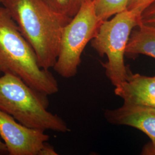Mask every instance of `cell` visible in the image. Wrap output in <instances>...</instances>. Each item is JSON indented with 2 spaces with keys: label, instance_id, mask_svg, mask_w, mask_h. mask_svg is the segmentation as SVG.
I'll use <instances>...</instances> for the list:
<instances>
[{
  "label": "cell",
  "instance_id": "1",
  "mask_svg": "<svg viewBox=\"0 0 155 155\" xmlns=\"http://www.w3.org/2000/svg\"><path fill=\"white\" fill-rule=\"evenodd\" d=\"M2 4L33 48L40 67L53 68L63 29L72 18L54 11L43 0H2Z\"/></svg>",
  "mask_w": 155,
  "mask_h": 155
},
{
  "label": "cell",
  "instance_id": "2",
  "mask_svg": "<svg viewBox=\"0 0 155 155\" xmlns=\"http://www.w3.org/2000/svg\"><path fill=\"white\" fill-rule=\"evenodd\" d=\"M10 74L48 95L59 85L49 70L41 68L35 51L5 7H0V76Z\"/></svg>",
  "mask_w": 155,
  "mask_h": 155
},
{
  "label": "cell",
  "instance_id": "3",
  "mask_svg": "<svg viewBox=\"0 0 155 155\" xmlns=\"http://www.w3.org/2000/svg\"><path fill=\"white\" fill-rule=\"evenodd\" d=\"M48 95L10 74L0 76V110L28 127L66 133L70 130L61 118L47 110Z\"/></svg>",
  "mask_w": 155,
  "mask_h": 155
},
{
  "label": "cell",
  "instance_id": "4",
  "mask_svg": "<svg viewBox=\"0 0 155 155\" xmlns=\"http://www.w3.org/2000/svg\"><path fill=\"white\" fill-rule=\"evenodd\" d=\"M141 12L126 9L112 18L104 21L91 46L101 57L106 55L107 61L101 63L106 77L117 87L125 82L130 71L125 64V53L130 35L141 22Z\"/></svg>",
  "mask_w": 155,
  "mask_h": 155
},
{
  "label": "cell",
  "instance_id": "5",
  "mask_svg": "<svg viewBox=\"0 0 155 155\" xmlns=\"http://www.w3.org/2000/svg\"><path fill=\"white\" fill-rule=\"evenodd\" d=\"M103 21L96 13L94 0H89L65 26L59 55L53 67L59 75L70 78L77 75L82 52L97 35Z\"/></svg>",
  "mask_w": 155,
  "mask_h": 155
},
{
  "label": "cell",
  "instance_id": "6",
  "mask_svg": "<svg viewBox=\"0 0 155 155\" xmlns=\"http://www.w3.org/2000/svg\"><path fill=\"white\" fill-rule=\"evenodd\" d=\"M0 137L9 155H40L50 139L44 130L24 125L1 110Z\"/></svg>",
  "mask_w": 155,
  "mask_h": 155
},
{
  "label": "cell",
  "instance_id": "7",
  "mask_svg": "<svg viewBox=\"0 0 155 155\" xmlns=\"http://www.w3.org/2000/svg\"><path fill=\"white\" fill-rule=\"evenodd\" d=\"M104 117L111 124L137 129L155 145V107L124 103L116 109L105 110Z\"/></svg>",
  "mask_w": 155,
  "mask_h": 155
},
{
  "label": "cell",
  "instance_id": "8",
  "mask_svg": "<svg viewBox=\"0 0 155 155\" xmlns=\"http://www.w3.org/2000/svg\"><path fill=\"white\" fill-rule=\"evenodd\" d=\"M114 93L124 104L155 107V76L130 72L125 82L115 87Z\"/></svg>",
  "mask_w": 155,
  "mask_h": 155
},
{
  "label": "cell",
  "instance_id": "9",
  "mask_svg": "<svg viewBox=\"0 0 155 155\" xmlns=\"http://www.w3.org/2000/svg\"><path fill=\"white\" fill-rule=\"evenodd\" d=\"M141 54L155 59V28L142 22L130 34L125 56L135 59Z\"/></svg>",
  "mask_w": 155,
  "mask_h": 155
},
{
  "label": "cell",
  "instance_id": "10",
  "mask_svg": "<svg viewBox=\"0 0 155 155\" xmlns=\"http://www.w3.org/2000/svg\"><path fill=\"white\" fill-rule=\"evenodd\" d=\"M129 0H94L95 10L102 21L127 9Z\"/></svg>",
  "mask_w": 155,
  "mask_h": 155
},
{
  "label": "cell",
  "instance_id": "11",
  "mask_svg": "<svg viewBox=\"0 0 155 155\" xmlns=\"http://www.w3.org/2000/svg\"><path fill=\"white\" fill-rule=\"evenodd\" d=\"M54 11L61 15L72 18L89 0H43Z\"/></svg>",
  "mask_w": 155,
  "mask_h": 155
},
{
  "label": "cell",
  "instance_id": "12",
  "mask_svg": "<svg viewBox=\"0 0 155 155\" xmlns=\"http://www.w3.org/2000/svg\"><path fill=\"white\" fill-rule=\"evenodd\" d=\"M141 22L155 28V2L143 12L141 15Z\"/></svg>",
  "mask_w": 155,
  "mask_h": 155
},
{
  "label": "cell",
  "instance_id": "13",
  "mask_svg": "<svg viewBox=\"0 0 155 155\" xmlns=\"http://www.w3.org/2000/svg\"><path fill=\"white\" fill-rule=\"evenodd\" d=\"M155 2V0H129L127 9H136L143 13L149 6Z\"/></svg>",
  "mask_w": 155,
  "mask_h": 155
},
{
  "label": "cell",
  "instance_id": "14",
  "mask_svg": "<svg viewBox=\"0 0 155 155\" xmlns=\"http://www.w3.org/2000/svg\"><path fill=\"white\" fill-rule=\"evenodd\" d=\"M141 155H155V145L151 142L145 144L142 149Z\"/></svg>",
  "mask_w": 155,
  "mask_h": 155
},
{
  "label": "cell",
  "instance_id": "15",
  "mask_svg": "<svg viewBox=\"0 0 155 155\" xmlns=\"http://www.w3.org/2000/svg\"><path fill=\"white\" fill-rule=\"evenodd\" d=\"M58 155L54 148L48 144H45V147L41 150L40 155Z\"/></svg>",
  "mask_w": 155,
  "mask_h": 155
},
{
  "label": "cell",
  "instance_id": "16",
  "mask_svg": "<svg viewBox=\"0 0 155 155\" xmlns=\"http://www.w3.org/2000/svg\"><path fill=\"white\" fill-rule=\"evenodd\" d=\"M8 154L6 145L0 137V155Z\"/></svg>",
  "mask_w": 155,
  "mask_h": 155
},
{
  "label": "cell",
  "instance_id": "17",
  "mask_svg": "<svg viewBox=\"0 0 155 155\" xmlns=\"http://www.w3.org/2000/svg\"><path fill=\"white\" fill-rule=\"evenodd\" d=\"M2 0H0V4H2Z\"/></svg>",
  "mask_w": 155,
  "mask_h": 155
}]
</instances>
